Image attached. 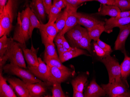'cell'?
<instances>
[{
  "label": "cell",
  "mask_w": 130,
  "mask_h": 97,
  "mask_svg": "<svg viewBox=\"0 0 130 97\" xmlns=\"http://www.w3.org/2000/svg\"><path fill=\"white\" fill-rule=\"evenodd\" d=\"M30 9V7H27L21 13H19L18 15L17 23L13 37L14 41L23 45H25L30 38L29 19Z\"/></svg>",
  "instance_id": "6da1fadb"
},
{
  "label": "cell",
  "mask_w": 130,
  "mask_h": 97,
  "mask_svg": "<svg viewBox=\"0 0 130 97\" xmlns=\"http://www.w3.org/2000/svg\"><path fill=\"white\" fill-rule=\"evenodd\" d=\"M108 53L103 57L100 58L101 60L104 64L108 73L109 82L113 83L121 81L123 79L121 76L120 66L114 57Z\"/></svg>",
  "instance_id": "7a4b0ae2"
},
{
  "label": "cell",
  "mask_w": 130,
  "mask_h": 97,
  "mask_svg": "<svg viewBox=\"0 0 130 97\" xmlns=\"http://www.w3.org/2000/svg\"><path fill=\"white\" fill-rule=\"evenodd\" d=\"M101 87L110 97H130V91L126 80L107 84H102Z\"/></svg>",
  "instance_id": "3957f363"
},
{
  "label": "cell",
  "mask_w": 130,
  "mask_h": 97,
  "mask_svg": "<svg viewBox=\"0 0 130 97\" xmlns=\"http://www.w3.org/2000/svg\"><path fill=\"white\" fill-rule=\"evenodd\" d=\"M3 69L5 73L20 77L25 84L42 82L41 79L36 78L29 70L27 71L24 68L16 65L10 63L6 64L4 66Z\"/></svg>",
  "instance_id": "277c9868"
},
{
  "label": "cell",
  "mask_w": 130,
  "mask_h": 97,
  "mask_svg": "<svg viewBox=\"0 0 130 97\" xmlns=\"http://www.w3.org/2000/svg\"><path fill=\"white\" fill-rule=\"evenodd\" d=\"M22 44L14 41L5 55L8 56V60L10 63L25 69L27 67L22 49Z\"/></svg>",
  "instance_id": "5b68a950"
},
{
  "label": "cell",
  "mask_w": 130,
  "mask_h": 97,
  "mask_svg": "<svg viewBox=\"0 0 130 97\" xmlns=\"http://www.w3.org/2000/svg\"><path fill=\"white\" fill-rule=\"evenodd\" d=\"M13 2L12 0H8L3 12L0 13V26L5 29L7 35H9L13 26Z\"/></svg>",
  "instance_id": "8992f818"
},
{
  "label": "cell",
  "mask_w": 130,
  "mask_h": 97,
  "mask_svg": "<svg viewBox=\"0 0 130 97\" xmlns=\"http://www.w3.org/2000/svg\"><path fill=\"white\" fill-rule=\"evenodd\" d=\"M74 72L69 69H62L48 66L47 81L52 84L56 82L61 83L74 75Z\"/></svg>",
  "instance_id": "52a82bcc"
},
{
  "label": "cell",
  "mask_w": 130,
  "mask_h": 97,
  "mask_svg": "<svg viewBox=\"0 0 130 97\" xmlns=\"http://www.w3.org/2000/svg\"><path fill=\"white\" fill-rule=\"evenodd\" d=\"M17 96L20 97H31L26 84L23 81L15 77H9L6 79Z\"/></svg>",
  "instance_id": "ba28073f"
},
{
  "label": "cell",
  "mask_w": 130,
  "mask_h": 97,
  "mask_svg": "<svg viewBox=\"0 0 130 97\" xmlns=\"http://www.w3.org/2000/svg\"><path fill=\"white\" fill-rule=\"evenodd\" d=\"M120 32L115 43V50L125 53V43L130 34V23L119 27Z\"/></svg>",
  "instance_id": "9c48e42d"
},
{
  "label": "cell",
  "mask_w": 130,
  "mask_h": 97,
  "mask_svg": "<svg viewBox=\"0 0 130 97\" xmlns=\"http://www.w3.org/2000/svg\"><path fill=\"white\" fill-rule=\"evenodd\" d=\"M78 7H71L69 6L66 7L68 11V17L64 28L59 33L61 35H65V34H66L67 32L78 24L77 11Z\"/></svg>",
  "instance_id": "30bf717a"
},
{
  "label": "cell",
  "mask_w": 130,
  "mask_h": 97,
  "mask_svg": "<svg viewBox=\"0 0 130 97\" xmlns=\"http://www.w3.org/2000/svg\"><path fill=\"white\" fill-rule=\"evenodd\" d=\"M77 16L78 24L84 26L87 30L90 29L97 24L105 23L104 22L98 19L95 17L85 14L77 12Z\"/></svg>",
  "instance_id": "8fae6325"
},
{
  "label": "cell",
  "mask_w": 130,
  "mask_h": 97,
  "mask_svg": "<svg viewBox=\"0 0 130 97\" xmlns=\"http://www.w3.org/2000/svg\"><path fill=\"white\" fill-rule=\"evenodd\" d=\"M39 65L38 66L28 67L32 74L41 80L47 81L48 75V66L40 57H38Z\"/></svg>",
  "instance_id": "7c38bea8"
},
{
  "label": "cell",
  "mask_w": 130,
  "mask_h": 97,
  "mask_svg": "<svg viewBox=\"0 0 130 97\" xmlns=\"http://www.w3.org/2000/svg\"><path fill=\"white\" fill-rule=\"evenodd\" d=\"M88 32V31L86 28L82 27L78 24L67 32L66 34L69 41L74 45Z\"/></svg>",
  "instance_id": "4fadbf2b"
},
{
  "label": "cell",
  "mask_w": 130,
  "mask_h": 97,
  "mask_svg": "<svg viewBox=\"0 0 130 97\" xmlns=\"http://www.w3.org/2000/svg\"><path fill=\"white\" fill-rule=\"evenodd\" d=\"M130 23V17L119 18L111 17L108 19L105 22V31L107 33H109L113 31L115 27H119L120 26L126 25Z\"/></svg>",
  "instance_id": "5bb4252c"
},
{
  "label": "cell",
  "mask_w": 130,
  "mask_h": 97,
  "mask_svg": "<svg viewBox=\"0 0 130 97\" xmlns=\"http://www.w3.org/2000/svg\"><path fill=\"white\" fill-rule=\"evenodd\" d=\"M106 95V91L97 84L95 79L90 82L84 94L85 97H104Z\"/></svg>",
  "instance_id": "9a60e30c"
},
{
  "label": "cell",
  "mask_w": 130,
  "mask_h": 97,
  "mask_svg": "<svg viewBox=\"0 0 130 97\" xmlns=\"http://www.w3.org/2000/svg\"><path fill=\"white\" fill-rule=\"evenodd\" d=\"M39 48H34L32 44L30 49H23L25 59L28 64V67L38 66L39 65L37 54Z\"/></svg>",
  "instance_id": "2e32d148"
},
{
  "label": "cell",
  "mask_w": 130,
  "mask_h": 97,
  "mask_svg": "<svg viewBox=\"0 0 130 97\" xmlns=\"http://www.w3.org/2000/svg\"><path fill=\"white\" fill-rule=\"evenodd\" d=\"M29 7L41 23H43L45 19L46 13L43 0H32Z\"/></svg>",
  "instance_id": "e0dca14e"
},
{
  "label": "cell",
  "mask_w": 130,
  "mask_h": 97,
  "mask_svg": "<svg viewBox=\"0 0 130 97\" xmlns=\"http://www.w3.org/2000/svg\"><path fill=\"white\" fill-rule=\"evenodd\" d=\"M40 31L42 43L45 47L44 57H59L54 42L50 40L48 38L42 31Z\"/></svg>",
  "instance_id": "ac0fdd59"
},
{
  "label": "cell",
  "mask_w": 130,
  "mask_h": 97,
  "mask_svg": "<svg viewBox=\"0 0 130 97\" xmlns=\"http://www.w3.org/2000/svg\"><path fill=\"white\" fill-rule=\"evenodd\" d=\"M7 79L0 73V97H17L13 89L7 83Z\"/></svg>",
  "instance_id": "d6986e66"
},
{
  "label": "cell",
  "mask_w": 130,
  "mask_h": 97,
  "mask_svg": "<svg viewBox=\"0 0 130 97\" xmlns=\"http://www.w3.org/2000/svg\"><path fill=\"white\" fill-rule=\"evenodd\" d=\"M39 30L44 33L52 42H54L55 38L58 33L55 23H41Z\"/></svg>",
  "instance_id": "ffe728a7"
},
{
  "label": "cell",
  "mask_w": 130,
  "mask_h": 97,
  "mask_svg": "<svg viewBox=\"0 0 130 97\" xmlns=\"http://www.w3.org/2000/svg\"><path fill=\"white\" fill-rule=\"evenodd\" d=\"M87 54V52L85 51L76 47H71L68 51L59 56V57L61 62L63 63L81 55Z\"/></svg>",
  "instance_id": "44dd1931"
},
{
  "label": "cell",
  "mask_w": 130,
  "mask_h": 97,
  "mask_svg": "<svg viewBox=\"0 0 130 97\" xmlns=\"http://www.w3.org/2000/svg\"><path fill=\"white\" fill-rule=\"evenodd\" d=\"M121 12L119 8L115 6L102 4L101 9L96 14L101 16L117 17Z\"/></svg>",
  "instance_id": "7402d4cb"
},
{
  "label": "cell",
  "mask_w": 130,
  "mask_h": 97,
  "mask_svg": "<svg viewBox=\"0 0 130 97\" xmlns=\"http://www.w3.org/2000/svg\"><path fill=\"white\" fill-rule=\"evenodd\" d=\"M25 84L31 97H41L46 92L45 88L40 82Z\"/></svg>",
  "instance_id": "603a6c76"
},
{
  "label": "cell",
  "mask_w": 130,
  "mask_h": 97,
  "mask_svg": "<svg viewBox=\"0 0 130 97\" xmlns=\"http://www.w3.org/2000/svg\"><path fill=\"white\" fill-rule=\"evenodd\" d=\"M104 25L105 23L97 24L90 29L87 30L90 37L94 42L98 41L101 34L105 31Z\"/></svg>",
  "instance_id": "cb8c5ba5"
},
{
  "label": "cell",
  "mask_w": 130,
  "mask_h": 97,
  "mask_svg": "<svg viewBox=\"0 0 130 97\" xmlns=\"http://www.w3.org/2000/svg\"><path fill=\"white\" fill-rule=\"evenodd\" d=\"M14 41L13 38H8L7 35H4L0 38V57L6 54Z\"/></svg>",
  "instance_id": "d4e9b609"
},
{
  "label": "cell",
  "mask_w": 130,
  "mask_h": 97,
  "mask_svg": "<svg viewBox=\"0 0 130 97\" xmlns=\"http://www.w3.org/2000/svg\"><path fill=\"white\" fill-rule=\"evenodd\" d=\"M87 81V77L83 75L79 76L73 80L71 82L73 89L83 92L85 85Z\"/></svg>",
  "instance_id": "484cf974"
},
{
  "label": "cell",
  "mask_w": 130,
  "mask_h": 97,
  "mask_svg": "<svg viewBox=\"0 0 130 97\" xmlns=\"http://www.w3.org/2000/svg\"><path fill=\"white\" fill-rule=\"evenodd\" d=\"M29 19L30 24L29 34L30 38H31L34 29L38 28L39 29L41 23L30 8L29 11Z\"/></svg>",
  "instance_id": "4316f807"
},
{
  "label": "cell",
  "mask_w": 130,
  "mask_h": 97,
  "mask_svg": "<svg viewBox=\"0 0 130 97\" xmlns=\"http://www.w3.org/2000/svg\"><path fill=\"white\" fill-rule=\"evenodd\" d=\"M124 55V59L120 66L122 78L126 80L130 75V57L127 55L126 53Z\"/></svg>",
  "instance_id": "83f0119b"
},
{
  "label": "cell",
  "mask_w": 130,
  "mask_h": 97,
  "mask_svg": "<svg viewBox=\"0 0 130 97\" xmlns=\"http://www.w3.org/2000/svg\"><path fill=\"white\" fill-rule=\"evenodd\" d=\"M92 40L88 32L83 37L77 42L74 45L75 47L86 49L89 52H91V42Z\"/></svg>",
  "instance_id": "f1b7e54d"
},
{
  "label": "cell",
  "mask_w": 130,
  "mask_h": 97,
  "mask_svg": "<svg viewBox=\"0 0 130 97\" xmlns=\"http://www.w3.org/2000/svg\"><path fill=\"white\" fill-rule=\"evenodd\" d=\"M68 17V11L66 8L58 15L56 21L55 25L57 29L58 33H60L63 29L65 26Z\"/></svg>",
  "instance_id": "f546056e"
},
{
  "label": "cell",
  "mask_w": 130,
  "mask_h": 97,
  "mask_svg": "<svg viewBox=\"0 0 130 97\" xmlns=\"http://www.w3.org/2000/svg\"><path fill=\"white\" fill-rule=\"evenodd\" d=\"M44 61L46 65L51 67H57L62 69L69 68L63 65L59 57H44Z\"/></svg>",
  "instance_id": "4dcf8cb0"
},
{
  "label": "cell",
  "mask_w": 130,
  "mask_h": 97,
  "mask_svg": "<svg viewBox=\"0 0 130 97\" xmlns=\"http://www.w3.org/2000/svg\"><path fill=\"white\" fill-rule=\"evenodd\" d=\"M52 93V97H66L61 87V83H60L56 82L53 84Z\"/></svg>",
  "instance_id": "1f68e13d"
},
{
  "label": "cell",
  "mask_w": 130,
  "mask_h": 97,
  "mask_svg": "<svg viewBox=\"0 0 130 97\" xmlns=\"http://www.w3.org/2000/svg\"><path fill=\"white\" fill-rule=\"evenodd\" d=\"M61 9L52 5V8L48 14L49 23H55L56 19L60 13L61 12Z\"/></svg>",
  "instance_id": "d6a6232c"
},
{
  "label": "cell",
  "mask_w": 130,
  "mask_h": 97,
  "mask_svg": "<svg viewBox=\"0 0 130 97\" xmlns=\"http://www.w3.org/2000/svg\"><path fill=\"white\" fill-rule=\"evenodd\" d=\"M113 5L119 8L121 12L130 10V4L128 0H115Z\"/></svg>",
  "instance_id": "836d02e7"
},
{
  "label": "cell",
  "mask_w": 130,
  "mask_h": 97,
  "mask_svg": "<svg viewBox=\"0 0 130 97\" xmlns=\"http://www.w3.org/2000/svg\"><path fill=\"white\" fill-rule=\"evenodd\" d=\"M93 47H94V50L95 51L96 54L100 58L104 57L108 53H110L105 52L101 48L99 47V46L98 45L96 42H93Z\"/></svg>",
  "instance_id": "e575fe53"
},
{
  "label": "cell",
  "mask_w": 130,
  "mask_h": 97,
  "mask_svg": "<svg viewBox=\"0 0 130 97\" xmlns=\"http://www.w3.org/2000/svg\"><path fill=\"white\" fill-rule=\"evenodd\" d=\"M97 43L99 46V47L101 48L106 52L111 53L112 52V50L110 46L105 43L104 42L100 39H99L98 40V41H97Z\"/></svg>",
  "instance_id": "d590c367"
},
{
  "label": "cell",
  "mask_w": 130,
  "mask_h": 97,
  "mask_svg": "<svg viewBox=\"0 0 130 97\" xmlns=\"http://www.w3.org/2000/svg\"><path fill=\"white\" fill-rule=\"evenodd\" d=\"M63 1L66 5V7H78L79 5L83 3L78 0H63Z\"/></svg>",
  "instance_id": "8d00e7d4"
},
{
  "label": "cell",
  "mask_w": 130,
  "mask_h": 97,
  "mask_svg": "<svg viewBox=\"0 0 130 97\" xmlns=\"http://www.w3.org/2000/svg\"><path fill=\"white\" fill-rule=\"evenodd\" d=\"M43 2L46 13L48 15L50 11L52 6V0H43Z\"/></svg>",
  "instance_id": "74e56055"
},
{
  "label": "cell",
  "mask_w": 130,
  "mask_h": 97,
  "mask_svg": "<svg viewBox=\"0 0 130 97\" xmlns=\"http://www.w3.org/2000/svg\"><path fill=\"white\" fill-rule=\"evenodd\" d=\"M53 5H54L61 10L66 7V5L63 2V0H53Z\"/></svg>",
  "instance_id": "f35d334b"
},
{
  "label": "cell",
  "mask_w": 130,
  "mask_h": 97,
  "mask_svg": "<svg viewBox=\"0 0 130 97\" xmlns=\"http://www.w3.org/2000/svg\"><path fill=\"white\" fill-rule=\"evenodd\" d=\"M64 35H61L58 33L55 38L54 41L55 42L56 45H63V38Z\"/></svg>",
  "instance_id": "ab89813d"
},
{
  "label": "cell",
  "mask_w": 130,
  "mask_h": 97,
  "mask_svg": "<svg viewBox=\"0 0 130 97\" xmlns=\"http://www.w3.org/2000/svg\"><path fill=\"white\" fill-rule=\"evenodd\" d=\"M115 0H94L98 1L102 4L106 5H113Z\"/></svg>",
  "instance_id": "60d3db41"
},
{
  "label": "cell",
  "mask_w": 130,
  "mask_h": 97,
  "mask_svg": "<svg viewBox=\"0 0 130 97\" xmlns=\"http://www.w3.org/2000/svg\"><path fill=\"white\" fill-rule=\"evenodd\" d=\"M57 48L58 53V56L64 53L65 52H67L69 50L63 47L62 45H57Z\"/></svg>",
  "instance_id": "b9f144b4"
},
{
  "label": "cell",
  "mask_w": 130,
  "mask_h": 97,
  "mask_svg": "<svg viewBox=\"0 0 130 97\" xmlns=\"http://www.w3.org/2000/svg\"><path fill=\"white\" fill-rule=\"evenodd\" d=\"M130 17V10L129 11L121 12L117 17L119 18H124V17Z\"/></svg>",
  "instance_id": "7bdbcfd3"
},
{
  "label": "cell",
  "mask_w": 130,
  "mask_h": 97,
  "mask_svg": "<svg viewBox=\"0 0 130 97\" xmlns=\"http://www.w3.org/2000/svg\"><path fill=\"white\" fill-rule=\"evenodd\" d=\"M73 97H84V94L83 92L81 91L73 89Z\"/></svg>",
  "instance_id": "ee69618b"
},
{
  "label": "cell",
  "mask_w": 130,
  "mask_h": 97,
  "mask_svg": "<svg viewBox=\"0 0 130 97\" xmlns=\"http://www.w3.org/2000/svg\"><path fill=\"white\" fill-rule=\"evenodd\" d=\"M7 0H0V13L3 12L4 7L6 4Z\"/></svg>",
  "instance_id": "f6af8a7d"
},
{
  "label": "cell",
  "mask_w": 130,
  "mask_h": 97,
  "mask_svg": "<svg viewBox=\"0 0 130 97\" xmlns=\"http://www.w3.org/2000/svg\"><path fill=\"white\" fill-rule=\"evenodd\" d=\"M62 46L63 47L68 49V50H69L71 48V47H70L69 44L67 42V40L65 38V37H64L63 38V42Z\"/></svg>",
  "instance_id": "bcb514c9"
},
{
  "label": "cell",
  "mask_w": 130,
  "mask_h": 97,
  "mask_svg": "<svg viewBox=\"0 0 130 97\" xmlns=\"http://www.w3.org/2000/svg\"><path fill=\"white\" fill-rule=\"evenodd\" d=\"M5 35H6L5 29L1 26H0V37H1Z\"/></svg>",
  "instance_id": "7dc6e473"
},
{
  "label": "cell",
  "mask_w": 130,
  "mask_h": 97,
  "mask_svg": "<svg viewBox=\"0 0 130 97\" xmlns=\"http://www.w3.org/2000/svg\"><path fill=\"white\" fill-rule=\"evenodd\" d=\"M79 1H81L84 3L85 2H88V1H94V0H78Z\"/></svg>",
  "instance_id": "c3c4849f"
},
{
  "label": "cell",
  "mask_w": 130,
  "mask_h": 97,
  "mask_svg": "<svg viewBox=\"0 0 130 97\" xmlns=\"http://www.w3.org/2000/svg\"><path fill=\"white\" fill-rule=\"evenodd\" d=\"M16 0H12V2H13V6H14V2H15V1H16Z\"/></svg>",
  "instance_id": "681fc988"
},
{
  "label": "cell",
  "mask_w": 130,
  "mask_h": 97,
  "mask_svg": "<svg viewBox=\"0 0 130 97\" xmlns=\"http://www.w3.org/2000/svg\"><path fill=\"white\" fill-rule=\"evenodd\" d=\"M128 1H129V3L130 4V0H128Z\"/></svg>",
  "instance_id": "f907efd6"
}]
</instances>
